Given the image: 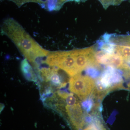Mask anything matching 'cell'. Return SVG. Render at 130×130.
<instances>
[{"mask_svg":"<svg viewBox=\"0 0 130 130\" xmlns=\"http://www.w3.org/2000/svg\"><path fill=\"white\" fill-rule=\"evenodd\" d=\"M1 32L15 44L19 51L36 68L46 58L49 51L42 47L26 32L18 21L8 18L5 19L1 26Z\"/></svg>","mask_w":130,"mask_h":130,"instance_id":"6da1fadb","label":"cell"},{"mask_svg":"<svg viewBox=\"0 0 130 130\" xmlns=\"http://www.w3.org/2000/svg\"><path fill=\"white\" fill-rule=\"evenodd\" d=\"M60 69L58 68L50 67L43 68L40 70V75L42 79L50 84L47 86L60 88L64 86L66 83L62 81Z\"/></svg>","mask_w":130,"mask_h":130,"instance_id":"52a82bcc","label":"cell"},{"mask_svg":"<svg viewBox=\"0 0 130 130\" xmlns=\"http://www.w3.org/2000/svg\"><path fill=\"white\" fill-rule=\"evenodd\" d=\"M129 86L130 87V84L129 85Z\"/></svg>","mask_w":130,"mask_h":130,"instance_id":"7c38bea8","label":"cell"},{"mask_svg":"<svg viewBox=\"0 0 130 130\" xmlns=\"http://www.w3.org/2000/svg\"><path fill=\"white\" fill-rule=\"evenodd\" d=\"M11 1L20 7L27 3L33 2L37 3L41 6L42 7H46L47 0H9Z\"/></svg>","mask_w":130,"mask_h":130,"instance_id":"8fae6325","label":"cell"},{"mask_svg":"<svg viewBox=\"0 0 130 130\" xmlns=\"http://www.w3.org/2000/svg\"><path fill=\"white\" fill-rule=\"evenodd\" d=\"M44 63L63 70L71 77L78 74L72 50L50 52Z\"/></svg>","mask_w":130,"mask_h":130,"instance_id":"7a4b0ae2","label":"cell"},{"mask_svg":"<svg viewBox=\"0 0 130 130\" xmlns=\"http://www.w3.org/2000/svg\"><path fill=\"white\" fill-rule=\"evenodd\" d=\"M95 87L93 78L88 76L79 74L71 77L69 81V89L82 101H84L90 94Z\"/></svg>","mask_w":130,"mask_h":130,"instance_id":"3957f363","label":"cell"},{"mask_svg":"<svg viewBox=\"0 0 130 130\" xmlns=\"http://www.w3.org/2000/svg\"><path fill=\"white\" fill-rule=\"evenodd\" d=\"M77 0H47L46 9L49 11H58L67 2Z\"/></svg>","mask_w":130,"mask_h":130,"instance_id":"30bf717a","label":"cell"},{"mask_svg":"<svg viewBox=\"0 0 130 130\" xmlns=\"http://www.w3.org/2000/svg\"><path fill=\"white\" fill-rule=\"evenodd\" d=\"M72 50L78 74L89 67L98 68L100 67L96 59L94 47Z\"/></svg>","mask_w":130,"mask_h":130,"instance_id":"277c9868","label":"cell"},{"mask_svg":"<svg viewBox=\"0 0 130 130\" xmlns=\"http://www.w3.org/2000/svg\"><path fill=\"white\" fill-rule=\"evenodd\" d=\"M20 67L21 72L27 80L30 81H36V76L34 70L26 59L21 61Z\"/></svg>","mask_w":130,"mask_h":130,"instance_id":"ba28073f","label":"cell"},{"mask_svg":"<svg viewBox=\"0 0 130 130\" xmlns=\"http://www.w3.org/2000/svg\"><path fill=\"white\" fill-rule=\"evenodd\" d=\"M66 112L68 120L74 130H81L85 124L83 110L79 103L72 105L67 104Z\"/></svg>","mask_w":130,"mask_h":130,"instance_id":"8992f818","label":"cell"},{"mask_svg":"<svg viewBox=\"0 0 130 130\" xmlns=\"http://www.w3.org/2000/svg\"><path fill=\"white\" fill-rule=\"evenodd\" d=\"M115 53L121 56L125 61L130 64V46L115 44Z\"/></svg>","mask_w":130,"mask_h":130,"instance_id":"9c48e42d","label":"cell"},{"mask_svg":"<svg viewBox=\"0 0 130 130\" xmlns=\"http://www.w3.org/2000/svg\"><path fill=\"white\" fill-rule=\"evenodd\" d=\"M95 58L98 63L117 69L128 70L129 67L120 55L115 53H109L101 50L95 53Z\"/></svg>","mask_w":130,"mask_h":130,"instance_id":"5b68a950","label":"cell"}]
</instances>
